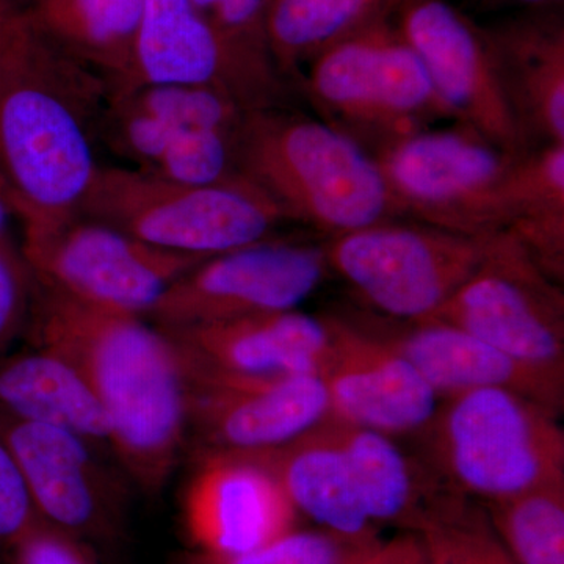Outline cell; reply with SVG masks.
Wrapping results in <instances>:
<instances>
[{
  "label": "cell",
  "instance_id": "cell-1",
  "mask_svg": "<svg viewBox=\"0 0 564 564\" xmlns=\"http://www.w3.org/2000/svg\"><path fill=\"white\" fill-rule=\"evenodd\" d=\"M110 87L58 50L21 10L0 13V176L24 237L79 209L101 162Z\"/></svg>",
  "mask_w": 564,
  "mask_h": 564
},
{
  "label": "cell",
  "instance_id": "cell-2",
  "mask_svg": "<svg viewBox=\"0 0 564 564\" xmlns=\"http://www.w3.org/2000/svg\"><path fill=\"white\" fill-rule=\"evenodd\" d=\"M25 334L79 370L109 419L115 462L141 491L161 492L188 444L187 377L173 340L143 317L36 281Z\"/></svg>",
  "mask_w": 564,
  "mask_h": 564
},
{
  "label": "cell",
  "instance_id": "cell-3",
  "mask_svg": "<svg viewBox=\"0 0 564 564\" xmlns=\"http://www.w3.org/2000/svg\"><path fill=\"white\" fill-rule=\"evenodd\" d=\"M234 154L288 221L328 239L399 217L373 155L328 122L285 107L248 111Z\"/></svg>",
  "mask_w": 564,
  "mask_h": 564
},
{
  "label": "cell",
  "instance_id": "cell-4",
  "mask_svg": "<svg viewBox=\"0 0 564 564\" xmlns=\"http://www.w3.org/2000/svg\"><path fill=\"white\" fill-rule=\"evenodd\" d=\"M545 404L500 388L441 400L426 441V466L464 496L488 503L564 481V432Z\"/></svg>",
  "mask_w": 564,
  "mask_h": 564
},
{
  "label": "cell",
  "instance_id": "cell-5",
  "mask_svg": "<svg viewBox=\"0 0 564 564\" xmlns=\"http://www.w3.org/2000/svg\"><path fill=\"white\" fill-rule=\"evenodd\" d=\"M76 215L163 250L206 258L265 242L288 221L243 176L187 184L102 163Z\"/></svg>",
  "mask_w": 564,
  "mask_h": 564
},
{
  "label": "cell",
  "instance_id": "cell-6",
  "mask_svg": "<svg viewBox=\"0 0 564 564\" xmlns=\"http://www.w3.org/2000/svg\"><path fill=\"white\" fill-rule=\"evenodd\" d=\"M247 111L202 87L143 85L110 90L98 141L129 169L187 184L237 176V132Z\"/></svg>",
  "mask_w": 564,
  "mask_h": 564
},
{
  "label": "cell",
  "instance_id": "cell-7",
  "mask_svg": "<svg viewBox=\"0 0 564 564\" xmlns=\"http://www.w3.org/2000/svg\"><path fill=\"white\" fill-rule=\"evenodd\" d=\"M303 87L325 122L362 148L370 140L377 150L448 117L422 62L384 17L318 54Z\"/></svg>",
  "mask_w": 564,
  "mask_h": 564
},
{
  "label": "cell",
  "instance_id": "cell-8",
  "mask_svg": "<svg viewBox=\"0 0 564 564\" xmlns=\"http://www.w3.org/2000/svg\"><path fill=\"white\" fill-rule=\"evenodd\" d=\"M399 217L470 237L505 232L514 162L464 126L408 133L370 152Z\"/></svg>",
  "mask_w": 564,
  "mask_h": 564
},
{
  "label": "cell",
  "instance_id": "cell-9",
  "mask_svg": "<svg viewBox=\"0 0 564 564\" xmlns=\"http://www.w3.org/2000/svg\"><path fill=\"white\" fill-rule=\"evenodd\" d=\"M489 237L386 220L329 237L322 250L328 270L375 311L391 321L421 322L473 276Z\"/></svg>",
  "mask_w": 564,
  "mask_h": 564
},
{
  "label": "cell",
  "instance_id": "cell-10",
  "mask_svg": "<svg viewBox=\"0 0 564 564\" xmlns=\"http://www.w3.org/2000/svg\"><path fill=\"white\" fill-rule=\"evenodd\" d=\"M426 321L456 326L564 383L562 284L508 232L489 237L484 262Z\"/></svg>",
  "mask_w": 564,
  "mask_h": 564
},
{
  "label": "cell",
  "instance_id": "cell-11",
  "mask_svg": "<svg viewBox=\"0 0 564 564\" xmlns=\"http://www.w3.org/2000/svg\"><path fill=\"white\" fill-rule=\"evenodd\" d=\"M21 251L39 284L143 318L174 281L207 259L163 250L79 215L24 237Z\"/></svg>",
  "mask_w": 564,
  "mask_h": 564
},
{
  "label": "cell",
  "instance_id": "cell-12",
  "mask_svg": "<svg viewBox=\"0 0 564 564\" xmlns=\"http://www.w3.org/2000/svg\"><path fill=\"white\" fill-rule=\"evenodd\" d=\"M143 85L209 88L245 111L285 102L284 77L272 55L223 35L192 0H143L132 76L121 88Z\"/></svg>",
  "mask_w": 564,
  "mask_h": 564
},
{
  "label": "cell",
  "instance_id": "cell-13",
  "mask_svg": "<svg viewBox=\"0 0 564 564\" xmlns=\"http://www.w3.org/2000/svg\"><path fill=\"white\" fill-rule=\"evenodd\" d=\"M328 272L322 247L265 240L199 262L166 289L144 321L177 329L296 310Z\"/></svg>",
  "mask_w": 564,
  "mask_h": 564
},
{
  "label": "cell",
  "instance_id": "cell-14",
  "mask_svg": "<svg viewBox=\"0 0 564 564\" xmlns=\"http://www.w3.org/2000/svg\"><path fill=\"white\" fill-rule=\"evenodd\" d=\"M181 358L187 377L188 443H195L196 454H261L329 421V397L321 375L240 377Z\"/></svg>",
  "mask_w": 564,
  "mask_h": 564
},
{
  "label": "cell",
  "instance_id": "cell-15",
  "mask_svg": "<svg viewBox=\"0 0 564 564\" xmlns=\"http://www.w3.org/2000/svg\"><path fill=\"white\" fill-rule=\"evenodd\" d=\"M395 31L422 62L456 124L511 155L532 150L516 121L488 33L448 0H395Z\"/></svg>",
  "mask_w": 564,
  "mask_h": 564
},
{
  "label": "cell",
  "instance_id": "cell-16",
  "mask_svg": "<svg viewBox=\"0 0 564 564\" xmlns=\"http://www.w3.org/2000/svg\"><path fill=\"white\" fill-rule=\"evenodd\" d=\"M41 521L82 543H111L124 527L128 480L77 434L0 413Z\"/></svg>",
  "mask_w": 564,
  "mask_h": 564
},
{
  "label": "cell",
  "instance_id": "cell-17",
  "mask_svg": "<svg viewBox=\"0 0 564 564\" xmlns=\"http://www.w3.org/2000/svg\"><path fill=\"white\" fill-rule=\"evenodd\" d=\"M332 347L321 377L329 397V421L388 436H421L441 397L383 337L359 318L325 315Z\"/></svg>",
  "mask_w": 564,
  "mask_h": 564
},
{
  "label": "cell",
  "instance_id": "cell-18",
  "mask_svg": "<svg viewBox=\"0 0 564 564\" xmlns=\"http://www.w3.org/2000/svg\"><path fill=\"white\" fill-rule=\"evenodd\" d=\"M293 507L256 456L198 452L182 519L198 551L242 555L291 532Z\"/></svg>",
  "mask_w": 564,
  "mask_h": 564
},
{
  "label": "cell",
  "instance_id": "cell-19",
  "mask_svg": "<svg viewBox=\"0 0 564 564\" xmlns=\"http://www.w3.org/2000/svg\"><path fill=\"white\" fill-rule=\"evenodd\" d=\"M162 332L188 361L240 377L321 375L332 347L326 317L296 310Z\"/></svg>",
  "mask_w": 564,
  "mask_h": 564
},
{
  "label": "cell",
  "instance_id": "cell-20",
  "mask_svg": "<svg viewBox=\"0 0 564 564\" xmlns=\"http://www.w3.org/2000/svg\"><path fill=\"white\" fill-rule=\"evenodd\" d=\"M364 322L421 373L441 400L474 389L500 388L563 413L564 383L514 361L456 326L369 317Z\"/></svg>",
  "mask_w": 564,
  "mask_h": 564
},
{
  "label": "cell",
  "instance_id": "cell-21",
  "mask_svg": "<svg viewBox=\"0 0 564 564\" xmlns=\"http://www.w3.org/2000/svg\"><path fill=\"white\" fill-rule=\"evenodd\" d=\"M0 413L66 430L113 458L101 403L79 370L46 348L0 356Z\"/></svg>",
  "mask_w": 564,
  "mask_h": 564
},
{
  "label": "cell",
  "instance_id": "cell-22",
  "mask_svg": "<svg viewBox=\"0 0 564 564\" xmlns=\"http://www.w3.org/2000/svg\"><path fill=\"white\" fill-rule=\"evenodd\" d=\"M488 36L505 95L532 150L564 144L562 25L518 22Z\"/></svg>",
  "mask_w": 564,
  "mask_h": 564
},
{
  "label": "cell",
  "instance_id": "cell-23",
  "mask_svg": "<svg viewBox=\"0 0 564 564\" xmlns=\"http://www.w3.org/2000/svg\"><path fill=\"white\" fill-rule=\"evenodd\" d=\"M245 455L265 464L293 510L302 511L334 538L356 540L373 524L328 422L291 444Z\"/></svg>",
  "mask_w": 564,
  "mask_h": 564
},
{
  "label": "cell",
  "instance_id": "cell-24",
  "mask_svg": "<svg viewBox=\"0 0 564 564\" xmlns=\"http://www.w3.org/2000/svg\"><path fill=\"white\" fill-rule=\"evenodd\" d=\"M141 11L143 0H35L25 13L58 50L115 90L131 79Z\"/></svg>",
  "mask_w": 564,
  "mask_h": 564
},
{
  "label": "cell",
  "instance_id": "cell-25",
  "mask_svg": "<svg viewBox=\"0 0 564 564\" xmlns=\"http://www.w3.org/2000/svg\"><path fill=\"white\" fill-rule=\"evenodd\" d=\"M510 234L552 280H564V144L533 148L508 180Z\"/></svg>",
  "mask_w": 564,
  "mask_h": 564
},
{
  "label": "cell",
  "instance_id": "cell-26",
  "mask_svg": "<svg viewBox=\"0 0 564 564\" xmlns=\"http://www.w3.org/2000/svg\"><path fill=\"white\" fill-rule=\"evenodd\" d=\"M347 456L356 488L372 522L421 516L430 496L443 481L421 466L388 434L328 421Z\"/></svg>",
  "mask_w": 564,
  "mask_h": 564
},
{
  "label": "cell",
  "instance_id": "cell-27",
  "mask_svg": "<svg viewBox=\"0 0 564 564\" xmlns=\"http://www.w3.org/2000/svg\"><path fill=\"white\" fill-rule=\"evenodd\" d=\"M395 0H273L267 46L282 77L313 62L337 41L380 20Z\"/></svg>",
  "mask_w": 564,
  "mask_h": 564
},
{
  "label": "cell",
  "instance_id": "cell-28",
  "mask_svg": "<svg viewBox=\"0 0 564 564\" xmlns=\"http://www.w3.org/2000/svg\"><path fill=\"white\" fill-rule=\"evenodd\" d=\"M426 564H518L489 533L470 497L443 486L422 511Z\"/></svg>",
  "mask_w": 564,
  "mask_h": 564
},
{
  "label": "cell",
  "instance_id": "cell-29",
  "mask_svg": "<svg viewBox=\"0 0 564 564\" xmlns=\"http://www.w3.org/2000/svg\"><path fill=\"white\" fill-rule=\"evenodd\" d=\"M489 505L516 563L564 564V481Z\"/></svg>",
  "mask_w": 564,
  "mask_h": 564
},
{
  "label": "cell",
  "instance_id": "cell-30",
  "mask_svg": "<svg viewBox=\"0 0 564 564\" xmlns=\"http://www.w3.org/2000/svg\"><path fill=\"white\" fill-rule=\"evenodd\" d=\"M177 564H343L339 544L328 533L288 532L242 555L192 552Z\"/></svg>",
  "mask_w": 564,
  "mask_h": 564
},
{
  "label": "cell",
  "instance_id": "cell-31",
  "mask_svg": "<svg viewBox=\"0 0 564 564\" xmlns=\"http://www.w3.org/2000/svg\"><path fill=\"white\" fill-rule=\"evenodd\" d=\"M35 278L11 237L0 239V356L25 333L31 318Z\"/></svg>",
  "mask_w": 564,
  "mask_h": 564
},
{
  "label": "cell",
  "instance_id": "cell-32",
  "mask_svg": "<svg viewBox=\"0 0 564 564\" xmlns=\"http://www.w3.org/2000/svg\"><path fill=\"white\" fill-rule=\"evenodd\" d=\"M40 522L17 458L0 433V544H17Z\"/></svg>",
  "mask_w": 564,
  "mask_h": 564
},
{
  "label": "cell",
  "instance_id": "cell-33",
  "mask_svg": "<svg viewBox=\"0 0 564 564\" xmlns=\"http://www.w3.org/2000/svg\"><path fill=\"white\" fill-rule=\"evenodd\" d=\"M17 564H98L88 544L40 522L17 544Z\"/></svg>",
  "mask_w": 564,
  "mask_h": 564
},
{
  "label": "cell",
  "instance_id": "cell-34",
  "mask_svg": "<svg viewBox=\"0 0 564 564\" xmlns=\"http://www.w3.org/2000/svg\"><path fill=\"white\" fill-rule=\"evenodd\" d=\"M397 564H426L423 545L417 541L397 543Z\"/></svg>",
  "mask_w": 564,
  "mask_h": 564
},
{
  "label": "cell",
  "instance_id": "cell-35",
  "mask_svg": "<svg viewBox=\"0 0 564 564\" xmlns=\"http://www.w3.org/2000/svg\"><path fill=\"white\" fill-rule=\"evenodd\" d=\"M491 2L527 7V9H545V7L556 6V3L562 2V0H491Z\"/></svg>",
  "mask_w": 564,
  "mask_h": 564
},
{
  "label": "cell",
  "instance_id": "cell-36",
  "mask_svg": "<svg viewBox=\"0 0 564 564\" xmlns=\"http://www.w3.org/2000/svg\"><path fill=\"white\" fill-rule=\"evenodd\" d=\"M11 218H14L13 210H11L9 204H7L6 202H3L2 198H0V239H6V237H10L9 226Z\"/></svg>",
  "mask_w": 564,
  "mask_h": 564
},
{
  "label": "cell",
  "instance_id": "cell-37",
  "mask_svg": "<svg viewBox=\"0 0 564 564\" xmlns=\"http://www.w3.org/2000/svg\"><path fill=\"white\" fill-rule=\"evenodd\" d=\"M0 198H2L3 202L9 204V206L11 207L9 188H7L6 182H3L2 176H0Z\"/></svg>",
  "mask_w": 564,
  "mask_h": 564
},
{
  "label": "cell",
  "instance_id": "cell-38",
  "mask_svg": "<svg viewBox=\"0 0 564 564\" xmlns=\"http://www.w3.org/2000/svg\"><path fill=\"white\" fill-rule=\"evenodd\" d=\"M18 10L28 11L31 9V6L35 0H10Z\"/></svg>",
  "mask_w": 564,
  "mask_h": 564
},
{
  "label": "cell",
  "instance_id": "cell-39",
  "mask_svg": "<svg viewBox=\"0 0 564 564\" xmlns=\"http://www.w3.org/2000/svg\"><path fill=\"white\" fill-rule=\"evenodd\" d=\"M10 9H17V7H14L13 3L10 2V0H0V11Z\"/></svg>",
  "mask_w": 564,
  "mask_h": 564
}]
</instances>
